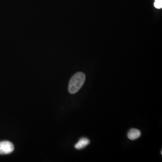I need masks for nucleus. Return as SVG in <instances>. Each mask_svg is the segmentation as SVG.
Here are the masks:
<instances>
[{
	"label": "nucleus",
	"instance_id": "f257e3e1",
	"mask_svg": "<svg viewBox=\"0 0 162 162\" xmlns=\"http://www.w3.org/2000/svg\"><path fill=\"white\" fill-rule=\"evenodd\" d=\"M86 79L85 74L78 72L74 75L70 79L68 85V91L72 94L77 93L83 86Z\"/></svg>",
	"mask_w": 162,
	"mask_h": 162
},
{
	"label": "nucleus",
	"instance_id": "f03ea898",
	"mask_svg": "<svg viewBox=\"0 0 162 162\" xmlns=\"http://www.w3.org/2000/svg\"><path fill=\"white\" fill-rule=\"evenodd\" d=\"M14 145L10 141H3L0 142V155H8L14 150Z\"/></svg>",
	"mask_w": 162,
	"mask_h": 162
},
{
	"label": "nucleus",
	"instance_id": "7ed1b4c3",
	"mask_svg": "<svg viewBox=\"0 0 162 162\" xmlns=\"http://www.w3.org/2000/svg\"><path fill=\"white\" fill-rule=\"evenodd\" d=\"M90 143V141L88 138H82L75 145V148L77 149H83L88 146Z\"/></svg>",
	"mask_w": 162,
	"mask_h": 162
},
{
	"label": "nucleus",
	"instance_id": "20e7f679",
	"mask_svg": "<svg viewBox=\"0 0 162 162\" xmlns=\"http://www.w3.org/2000/svg\"><path fill=\"white\" fill-rule=\"evenodd\" d=\"M141 132L138 129L135 128H132L130 129V131L127 134V136L128 138L131 140H135L138 139L141 136Z\"/></svg>",
	"mask_w": 162,
	"mask_h": 162
},
{
	"label": "nucleus",
	"instance_id": "39448f33",
	"mask_svg": "<svg viewBox=\"0 0 162 162\" xmlns=\"http://www.w3.org/2000/svg\"><path fill=\"white\" fill-rule=\"evenodd\" d=\"M155 7L157 9H161L162 7V1H157L154 4Z\"/></svg>",
	"mask_w": 162,
	"mask_h": 162
},
{
	"label": "nucleus",
	"instance_id": "423d86ee",
	"mask_svg": "<svg viewBox=\"0 0 162 162\" xmlns=\"http://www.w3.org/2000/svg\"><path fill=\"white\" fill-rule=\"evenodd\" d=\"M155 1H162V0H155Z\"/></svg>",
	"mask_w": 162,
	"mask_h": 162
}]
</instances>
